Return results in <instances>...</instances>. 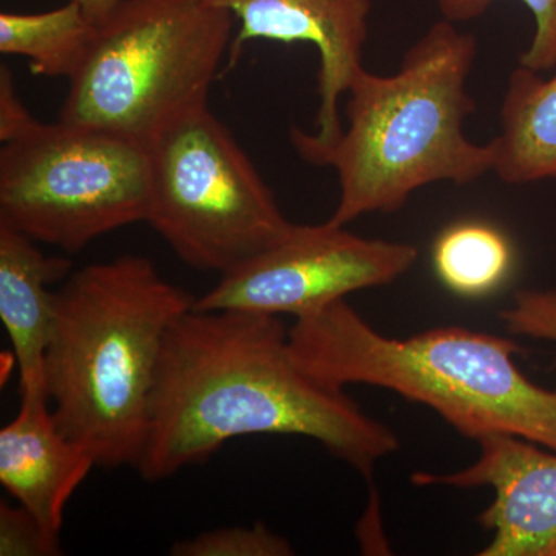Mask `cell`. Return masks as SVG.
Masks as SVG:
<instances>
[{"instance_id":"12","label":"cell","mask_w":556,"mask_h":556,"mask_svg":"<svg viewBox=\"0 0 556 556\" xmlns=\"http://www.w3.org/2000/svg\"><path fill=\"white\" fill-rule=\"evenodd\" d=\"M72 262L51 257L38 241L0 223V320L20 368V394H47L46 356L56 320L54 281L67 277Z\"/></svg>"},{"instance_id":"9","label":"cell","mask_w":556,"mask_h":556,"mask_svg":"<svg viewBox=\"0 0 556 556\" xmlns=\"http://www.w3.org/2000/svg\"><path fill=\"white\" fill-rule=\"evenodd\" d=\"M479 456L453 473H413V484L490 486L495 500L479 515L493 540L481 556H556V452L508 434L479 439Z\"/></svg>"},{"instance_id":"14","label":"cell","mask_w":556,"mask_h":556,"mask_svg":"<svg viewBox=\"0 0 556 556\" xmlns=\"http://www.w3.org/2000/svg\"><path fill=\"white\" fill-rule=\"evenodd\" d=\"M97 25L70 0L46 13H0V51L28 60L43 78L70 79L86 56Z\"/></svg>"},{"instance_id":"7","label":"cell","mask_w":556,"mask_h":556,"mask_svg":"<svg viewBox=\"0 0 556 556\" xmlns=\"http://www.w3.org/2000/svg\"><path fill=\"white\" fill-rule=\"evenodd\" d=\"M148 146L36 119L0 150V223L76 254L112 230L148 222Z\"/></svg>"},{"instance_id":"16","label":"cell","mask_w":556,"mask_h":556,"mask_svg":"<svg viewBox=\"0 0 556 556\" xmlns=\"http://www.w3.org/2000/svg\"><path fill=\"white\" fill-rule=\"evenodd\" d=\"M495 0H438L442 20L460 24L484 16ZM532 13L535 33L519 64L535 72L556 68V0H521Z\"/></svg>"},{"instance_id":"6","label":"cell","mask_w":556,"mask_h":556,"mask_svg":"<svg viewBox=\"0 0 556 556\" xmlns=\"http://www.w3.org/2000/svg\"><path fill=\"white\" fill-rule=\"evenodd\" d=\"M148 153V223L190 268L228 274L294 226L207 105L156 135Z\"/></svg>"},{"instance_id":"13","label":"cell","mask_w":556,"mask_h":556,"mask_svg":"<svg viewBox=\"0 0 556 556\" xmlns=\"http://www.w3.org/2000/svg\"><path fill=\"white\" fill-rule=\"evenodd\" d=\"M500 119L493 174L511 186L556 179V72L544 78L518 64L508 76Z\"/></svg>"},{"instance_id":"8","label":"cell","mask_w":556,"mask_h":556,"mask_svg":"<svg viewBox=\"0 0 556 556\" xmlns=\"http://www.w3.org/2000/svg\"><path fill=\"white\" fill-rule=\"evenodd\" d=\"M417 258L419 249L402 241L367 239L329 222L294 225L274 247L223 274L193 309L300 318L353 292L393 283Z\"/></svg>"},{"instance_id":"21","label":"cell","mask_w":556,"mask_h":556,"mask_svg":"<svg viewBox=\"0 0 556 556\" xmlns=\"http://www.w3.org/2000/svg\"><path fill=\"white\" fill-rule=\"evenodd\" d=\"M73 2L78 3L83 13L97 25L109 17L123 0H73Z\"/></svg>"},{"instance_id":"17","label":"cell","mask_w":556,"mask_h":556,"mask_svg":"<svg viewBox=\"0 0 556 556\" xmlns=\"http://www.w3.org/2000/svg\"><path fill=\"white\" fill-rule=\"evenodd\" d=\"M174 556H289L294 548L287 538L270 532L268 527H223L177 541Z\"/></svg>"},{"instance_id":"10","label":"cell","mask_w":556,"mask_h":556,"mask_svg":"<svg viewBox=\"0 0 556 556\" xmlns=\"http://www.w3.org/2000/svg\"><path fill=\"white\" fill-rule=\"evenodd\" d=\"M240 21L232 39L229 64L236 65L251 40L311 43L320 67L317 90L320 104L313 138L321 144L342 131L339 102L354 75L364 67L362 56L369 35L372 0H204Z\"/></svg>"},{"instance_id":"1","label":"cell","mask_w":556,"mask_h":556,"mask_svg":"<svg viewBox=\"0 0 556 556\" xmlns=\"http://www.w3.org/2000/svg\"><path fill=\"white\" fill-rule=\"evenodd\" d=\"M251 434L313 439L365 478L401 445L345 388L299 364L277 316L190 309L164 342L135 468L164 481Z\"/></svg>"},{"instance_id":"20","label":"cell","mask_w":556,"mask_h":556,"mask_svg":"<svg viewBox=\"0 0 556 556\" xmlns=\"http://www.w3.org/2000/svg\"><path fill=\"white\" fill-rule=\"evenodd\" d=\"M36 118L25 108L16 87L13 75L5 64L0 67V141H11L20 137Z\"/></svg>"},{"instance_id":"2","label":"cell","mask_w":556,"mask_h":556,"mask_svg":"<svg viewBox=\"0 0 556 556\" xmlns=\"http://www.w3.org/2000/svg\"><path fill=\"white\" fill-rule=\"evenodd\" d=\"M477 56L473 35L439 21L405 51L394 75L358 70L346 93V127L336 141L321 144L292 127L295 152L338 174L329 223L394 214L428 185H470L493 172L492 141L478 144L464 134L477 109L467 87Z\"/></svg>"},{"instance_id":"11","label":"cell","mask_w":556,"mask_h":556,"mask_svg":"<svg viewBox=\"0 0 556 556\" xmlns=\"http://www.w3.org/2000/svg\"><path fill=\"white\" fill-rule=\"evenodd\" d=\"M49 402L47 394H21L20 412L0 430V482L60 536L68 501L97 463L58 427Z\"/></svg>"},{"instance_id":"18","label":"cell","mask_w":556,"mask_h":556,"mask_svg":"<svg viewBox=\"0 0 556 556\" xmlns=\"http://www.w3.org/2000/svg\"><path fill=\"white\" fill-rule=\"evenodd\" d=\"M500 318L518 338L556 343V288L518 289Z\"/></svg>"},{"instance_id":"19","label":"cell","mask_w":556,"mask_h":556,"mask_svg":"<svg viewBox=\"0 0 556 556\" xmlns=\"http://www.w3.org/2000/svg\"><path fill=\"white\" fill-rule=\"evenodd\" d=\"M0 555H61L60 536L53 535L35 515L22 506L0 503Z\"/></svg>"},{"instance_id":"5","label":"cell","mask_w":556,"mask_h":556,"mask_svg":"<svg viewBox=\"0 0 556 556\" xmlns=\"http://www.w3.org/2000/svg\"><path fill=\"white\" fill-rule=\"evenodd\" d=\"M236 21L204 0H123L97 24L60 121L148 146L206 108Z\"/></svg>"},{"instance_id":"4","label":"cell","mask_w":556,"mask_h":556,"mask_svg":"<svg viewBox=\"0 0 556 556\" xmlns=\"http://www.w3.org/2000/svg\"><path fill=\"white\" fill-rule=\"evenodd\" d=\"M289 345L324 382L393 391L471 441L508 434L556 452V390L527 378L514 358L521 348L510 339L463 327L388 338L343 299L295 318Z\"/></svg>"},{"instance_id":"3","label":"cell","mask_w":556,"mask_h":556,"mask_svg":"<svg viewBox=\"0 0 556 556\" xmlns=\"http://www.w3.org/2000/svg\"><path fill=\"white\" fill-rule=\"evenodd\" d=\"M195 300L134 254L76 270L58 289L47 391L58 427L97 467H137L164 342Z\"/></svg>"},{"instance_id":"15","label":"cell","mask_w":556,"mask_h":556,"mask_svg":"<svg viewBox=\"0 0 556 556\" xmlns=\"http://www.w3.org/2000/svg\"><path fill=\"white\" fill-rule=\"evenodd\" d=\"M433 266L442 283L463 298L495 291L514 266L510 241L493 226L464 222L442 230L434 241Z\"/></svg>"}]
</instances>
